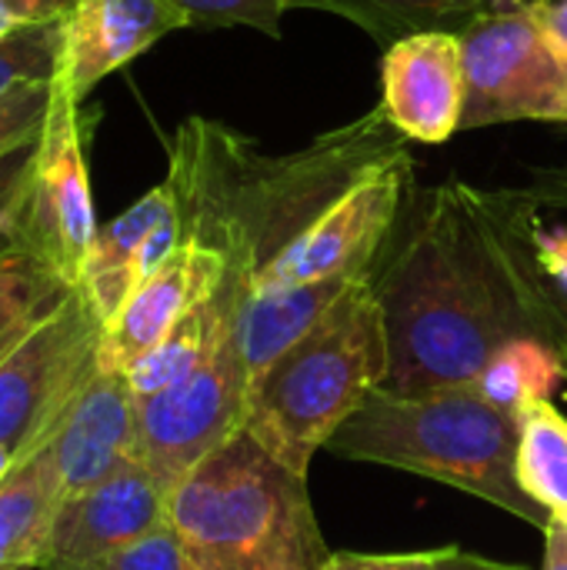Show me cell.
<instances>
[{
	"mask_svg": "<svg viewBox=\"0 0 567 570\" xmlns=\"http://www.w3.org/2000/svg\"><path fill=\"white\" fill-rule=\"evenodd\" d=\"M361 274L324 277L314 284L284 287V291L247 287V297L237 314V341H241V354H244L251 381L261 377L291 344H297Z\"/></svg>",
	"mask_w": 567,
	"mask_h": 570,
	"instance_id": "18",
	"label": "cell"
},
{
	"mask_svg": "<svg viewBox=\"0 0 567 570\" xmlns=\"http://www.w3.org/2000/svg\"><path fill=\"white\" fill-rule=\"evenodd\" d=\"M13 468H17V454H13L7 444H0V484L10 478V471H13Z\"/></svg>",
	"mask_w": 567,
	"mask_h": 570,
	"instance_id": "37",
	"label": "cell"
},
{
	"mask_svg": "<svg viewBox=\"0 0 567 570\" xmlns=\"http://www.w3.org/2000/svg\"><path fill=\"white\" fill-rule=\"evenodd\" d=\"M100 317L80 291L47 314L0 361V444L17 461L50 441L60 417L94 377L100 347Z\"/></svg>",
	"mask_w": 567,
	"mask_h": 570,
	"instance_id": "8",
	"label": "cell"
},
{
	"mask_svg": "<svg viewBox=\"0 0 567 570\" xmlns=\"http://www.w3.org/2000/svg\"><path fill=\"white\" fill-rule=\"evenodd\" d=\"M167 524V491L130 461L114 478L60 498L40 570H87Z\"/></svg>",
	"mask_w": 567,
	"mask_h": 570,
	"instance_id": "11",
	"label": "cell"
},
{
	"mask_svg": "<svg viewBox=\"0 0 567 570\" xmlns=\"http://www.w3.org/2000/svg\"><path fill=\"white\" fill-rule=\"evenodd\" d=\"M438 570H528V568H515V564L488 561V558H478V554H468V551H458V548H444V558H441Z\"/></svg>",
	"mask_w": 567,
	"mask_h": 570,
	"instance_id": "34",
	"label": "cell"
},
{
	"mask_svg": "<svg viewBox=\"0 0 567 570\" xmlns=\"http://www.w3.org/2000/svg\"><path fill=\"white\" fill-rule=\"evenodd\" d=\"M87 570H201L194 564V558L184 551L180 538L164 524L154 534L140 538L137 544L110 554L107 561L94 564Z\"/></svg>",
	"mask_w": 567,
	"mask_h": 570,
	"instance_id": "27",
	"label": "cell"
},
{
	"mask_svg": "<svg viewBox=\"0 0 567 570\" xmlns=\"http://www.w3.org/2000/svg\"><path fill=\"white\" fill-rule=\"evenodd\" d=\"M247 287H251V277L231 267L224 284L204 304L187 311L140 361H134L124 371L134 397L160 394L174 387L177 381H184L190 371H197L211 357V351L224 341V334L237 324Z\"/></svg>",
	"mask_w": 567,
	"mask_h": 570,
	"instance_id": "16",
	"label": "cell"
},
{
	"mask_svg": "<svg viewBox=\"0 0 567 570\" xmlns=\"http://www.w3.org/2000/svg\"><path fill=\"white\" fill-rule=\"evenodd\" d=\"M558 524H561V528H565V531H567V521H558Z\"/></svg>",
	"mask_w": 567,
	"mask_h": 570,
	"instance_id": "39",
	"label": "cell"
},
{
	"mask_svg": "<svg viewBox=\"0 0 567 570\" xmlns=\"http://www.w3.org/2000/svg\"><path fill=\"white\" fill-rule=\"evenodd\" d=\"M63 20L30 23L0 43V94L23 80H53L60 63Z\"/></svg>",
	"mask_w": 567,
	"mask_h": 570,
	"instance_id": "24",
	"label": "cell"
},
{
	"mask_svg": "<svg viewBox=\"0 0 567 570\" xmlns=\"http://www.w3.org/2000/svg\"><path fill=\"white\" fill-rule=\"evenodd\" d=\"M53 104V80H23L0 94V157L37 140Z\"/></svg>",
	"mask_w": 567,
	"mask_h": 570,
	"instance_id": "26",
	"label": "cell"
},
{
	"mask_svg": "<svg viewBox=\"0 0 567 570\" xmlns=\"http://www.w3.org/2000/svg\"><path fill=\"white\" fill-rule=\"evenodd\" d=\"M231 261L224 250L184 237L174 257L147 277L127 304L104 324L97 364L100 371L124 374L134 361H140L187 311L204 304L227 277Z\"/></svg>",
	"mask_w": 567,
	"mask_h": 570,
	"instance_id": "14",
	"label": "cell"
},
{
	"mask_svg": "<svg viewBox=\"0 0 567 570\" xmlns=\"http://www.w3.org/2000/svg\"><path fill=\"white\" fill-rule=\"evenodd\" d=\"M63 498L137 461V397L124 374L94 371L47 441Z\"/></svg>",
	"mask_w": 567,
	"mask_h": 570,
	"instance_id": "15",
	"label": "cell"
},
{
	"mask_svg": "<svg viewBox=\"0 0 567 570\" xmlns=\"http://www.w3.org/2000/svg\"><path fill=\"white\" fill-rule=\"evenodd\" d=\"M511 0H301V7L328 10L361 27L384 50L408 33L448 30L465 33L475 20Z\"/></svg>",
	"mask_w": 567,
	"mask_h": 570,
	"instance_id": "20",
	"label": "cell"
},
{
	"mask_svg": "<svg viewBox=\"0 0 567 570\" xmlns=\"http://www.w3.org/2000/svg\"><path fill=\"white\" fill-rule=\"evenodd\" d=\"M461 134L515 120L567 124V63L545 40L528 0H511L461 33Z\"/></svg>",
	"mask_w": 567,
	"mask_h": 570,
	"instance_id": "7",
	"label": "cell"
},
{
	"mask_svg": "<svg viewBox=\"0 0 567 570\" xmlns=\"http://www.w3.org/2000/svg\"><path fill=\"white\" fill-rule=\"evenodd\" d=\"M321 570H324V568H321Z\"/></svg>",
	"mask_w": 567,
	"mask_h": 570,
	"instance_id": "40",
	"label": "cell"
},
{
	"mask_svg": "<svg viewBox=\"0 0 567 570\" xmlns=\"http://www.w3.org/2000/svg\"><path fill=\"white\" fill-rule=\"evenodd\" d=\"M538 220L541 207L521 187L454 177L414 190L374 274L388 331L381 387L408 397L471 387L505 344L565 341L567 311L531 244Z\"/></svg>",
	"mask_w": 567,
	"mask_h": 570,
	"instance_id": "1",
	"label": "cell"
},
{
	"mask_svg": "<svg viewBox=\"0 0 567 570\" xmlns=\"http://www.w3.org/2000/svg\"><path fill=\"white\" fill-rule=\"evenodd\" d=\"M565 377V357L555 344L541 337H518L488 361L475 387L491 404L525 417L528 407L551 401V394L561 387Z\"/></svg>",
	"mask_w": 567,
	"mask_h": 570,
	"instance_id": "21",
	"label": "cell"
},
{
	"mask_svg": "<svg viewBox=\"0 0 567 570\" xmlns=\"http://www.w3.org/2000/svg\"><path fill=\"white\" fill-rule=\"evenodd\" d=\"M444 548L418 554H331L324 570H438Z\"/></svg>",
	"mask_w": 567,
	"mask_h": 570,
	"instance_id": "30",
	"label": "cell"
},
{
	"mask_svg": "<svg viewBox=\"0 0 567 570\" xmlns=\"http://www.w3.org/2000/svg\"><path fill=\"white\" fill-rule=\"evenodd\" d=\"M414 197L411 154L374 170L304 227L254 277L251 291H284L374 267Z\"/></svg>",
	"mask_w": 567,
	"mask_h": 570,
	"instance_id": "10",
	"label": "cell"
},
{
	"mask_svg": "<svg viewBox=\"0 0 567 570\" xmlns=\"http://www.w3.org/2000/svg\"><path fill=\"white\" fill-rule=\"evenodd\" d=\"M545 40L567 63V0H528Z\"/></svg>",
	"mask_w": 567,
	"mask_h": 570,
	"instance_id": "32",
	"label": "cell"
},
{
	"mask_svg": "<svg viewBox=\"0 0 567 570\" xmlns=\"http://www.w3.org/2000/svg\"><path fill=\"white\" fill-rule=\"evenodd\" d=\"M545 534H548V561H545V570H567V531L558 521H551V528Z\"/></svg>",
	"mask_w": 567,
	"mask_h": 570,
	"instance_id": "35",
	"label": "cell"
},
{
	"mask_svg": "<svg viewBox=\"0 0 567 570\" xmlns=\"http://www.w3.org/2000/svg\"><path fill=\"white\" fill-rule=\"evenodd\" d=\"M465 94L461 33L421 30L384 50L381 110L408 140L444 144L461 134Z\"/></svg>",
	"mask_w": 567,
	"mask_h": 570,
	"instance_id": "12",
	"label": "cell"
},
{
	"mask_svg": "<svg viewBox=\"0 0 567 570\" xmlns=\"http://www.w3.org/2000/svg\"><path fill=\"white\" fill-rule=\"evenodd\" d=\"M180 27H187V17L170 0H74L63 17L53 80L84 104L104 77Z\"/></svg>",
	"mask_w": 567,
	"mask_h": 570,
	"instance_id": "13",
	"label": "cell"
},
{
	"mask_svg": "<svg viewBox=\"0 0 567 570\" xmlns=\"http://www.w3.org/2000/svg\"><path fill=\"white\" fill-rule=\"evenodd\" d=\"M558 351H561V357H565V367H567V337L558 344Z\"/></svg>",
	"mask_w": 567,
	"mask_h": 570,
	"instance_id": "38",
	"label": "cell"
},
{
	"mask_svg": "<svg viewBox=\"0 0 567 570\" xmlns=\"http://www.w3.org/2000/svg\"><path fill=\"white\" fill-rule=\"evenodd\" d=\"M174 207H177V197H174L170 180L164 177L154 190H147L140 200H134L124 214H117L110 224L97 227L84 274L74 291L84 294V301L100 317V324H107L127 304V297L137 291V281H134L137 250Z\"/></svg>",
	"mask_w": 567,
	"mask_h": 570,
	"instance_id": "17",
	"label": "cell"
},
{
	"mask_svg": "<svg viewBox=\"0 0 567 570\" xmlns=\"http://www.w3.org/2000/svg\"><path fill=\"white\" fill-rule=\"evenodd\" d=\"M70 284L27 254L0 261V361L67 297Z\"/></svg>",
	"mask_w": 567,
	"mask_h": 570,
	"instance_id": "23",
	"label": "cell"
},
{
	"mask_svg": "<svg viewBox=\"0 0 567 570\" xmlns=\"http://www.w3.org/2000/svg\"><path fill=\"white\" fill-rule=\"evenodd\" d=\"M374 274L378 264L247 387L244 431L301 478L361 401L388 381V331Z\"/></svg>",
	"mask_w": 567,
	"mask_h": 570,
	"instance_id": "5",
	"label": "cell"
},
{
	"mask_svg": "<svg viewBox=\"0 0 567 570\" xmlns=\"http://www.w3.org/2000/svg\"><path fill=\"white\" fill-rule=\"evenodd\" d=\"M408 154L381 104L291 154H264L234 127L190 117L167 144V180L184 237L224 250L254 277L351 187Z\"/></svg>",
	"mask_w": 567,
	"mask_h": 570,
	"instance_id": "2",
	"label": "cell"
},
{
	"mask_svg": "<svg viewBox=\"0 0 567 570\" xmlns=\"http://www.w3.org/2000/svg\"><path fill=\"white\" fill-rule=\"evenodd\" d=\"M518 448L521 414L491 404L475 384L414 397L374 387L328 441L341 458L444 481L548 531L551 514L518 481Z\"/></svg>",
	"mask_w": 567,
	"mask_h": 570,
	"instance_id": "3",
	"label": "cell"
},
{
	"mask_svg": "<svg viewBox=\"0 0 567 570\" xmlns=\"http://www.w3.org/2000/svg\"><path fill=\"white\" fill-rule=\"evenodd\" d=\"M33 150H37V140L0 157V261L20 254V247H17V207H20L27 177H30Z\"/></svg>",
	"mask_w": 567,
	"mask_h": 570,
	"instance_id": "28",
	"label": "cell"
},
{
	"mask_svg": "<svg viewBox=\"0 0 567 570\" xmlns=\"http://www.w3.org/2000/svg\"><path fill=\"white\" fill-rule=\"evenodd\" d=\"M531 244H535V257H538V267L545 274V284L551 287V294L567 311V224L548 227L541 217L535 224Z\"/></svg>",
	"mask_w": 567,
	"mask_h": 570,
	"instance_id": "29",
	"label": "cell"
},
{
	"mask_svg": "<svg viewBox=\"0 0 567 570\" xmlns=\"http://www.w3.org/2000/svg\"><path fill=\"white\" fill-rule=\"evenodd\" d=\"M247 387L251 374L234 324L197 371L160 394L137 397V461L167 494L244 428Z\"/></svg>",
	"mask_w": 567,
	"mask_h": 570,
	"instance_id": "9",
	"label": "cell"
},
{
	"mask_svg": "<svg viewBox=\"0 0 567 570\" xmlns=\"http://www.w3.org/2000/svg\"><path fill=\"white\" fill-rule=\"evenodd\" d=\"M521 190L541 210H565L567 214V160L531 164L528 167V180L521 184Z\"/></svg>",
	"mask_w": 567,
	"mask_h": 570,
	"instance_id": "31",
	"label": "cell"
},
{
	"mask_svg": "<svg viewBox=\"0 0 567 570\" xmlns=\"http://www.w3.org/2000/svg\"><path fill=\"white\" fill-rule=\"evenodd\" d=\"M97 114H87L57 80L47 124L37 137L30 177L17 207V247L40 261L70 287H77L90 244L97 237V214L90 197L87 144Z\"/></svg>",
	"mask_w": 567,
	"mask_h": 570,
	"instance_id": "6",
	"label": "cell"
},
{
	"mask_svg": "<svg viewBox=\"0 0 567 570\" xmlns=\"http://www.w3.org/2000/svg\"><path fill=\"white\" fill-rule=\"evenodd\" d=\"M63 488L47 444L0 484V570H40Z\"/></svg>",
	"mask_w": 567,
	"mask_h": 570,
	"instance_id": "19",
	"label": "cell"
},
{
	"mask_svg": "<svg viewBox=\"0 0 567 570\" xmlns=\"http://www.w3.org/2000/svg\"><path fill=\"white\" fill-rule=\"evenodd\" d=\"M187 27H251L267 37H281V23L301 0H170Z\"/></svg>",
	"mask_w": 567,
	"mask_h": 570,
	"instance_id": "25",
	"label": "cell"
},
{
	"mask_svg": "<svg viewBox=\"0 0 567 570\" xmlns=\"http://www.w3.org/2000/svg\"><path fill=\"white\" fill-rule=\"evenodd\" d=\"M17 30H20V20H17V17L10 13V7L0 0V43H3L10 33H17Z\"/></svg>",
	"mask_w": 567,
	"mask_h": 570,
	"instance_id": "36",
	"label": "cell"
},
{
	"mask_svg": "<svg viewBox=\"0 0 567 570\" xmlns=\"http://www.w3.org/2000/svg\"><path fill=\"white\" fill-rule=\"evenodd\" d=\"M10 7V13L20 20V27L30 23H50V20H63L67 10L74 7V0H3Z\"/></svg>",
	"mask_w": 567,
	"mask_h": 570,
	"instance_id": "33",
	"label": "cell"
},
{
	"mask_svg": "<svg viewBox=\"0 0 567 570\" xmlns=\"http://www.w3.org/2000/svg\"><path fill=\"white\" fill-rule=\"evenodd\" d=\"M167 528L201 570H321L331 558L304 478L244 428L167 494Z\"/></svg>",
	"mask_w": 567,
	"mask_h": 570,
	"instance_id": "4",
	"label": "cell"
},
{
	"mask_svg": "<svg viewBox=\"0 0 567 570\" xmlns=\"http://www.w3.org/2000/svg\"><path fill=\"white\" fill-rule=\"evenodd\" d=\"M518 481L551 521H567V417L551 401L528 407L521 417Z\"/></svg>",
	"mask_w": 567,
	"mask_h": 570,
	"instance_id": "22",
	"label": "cell"
}]
</instances>
